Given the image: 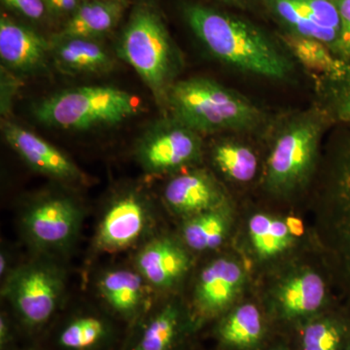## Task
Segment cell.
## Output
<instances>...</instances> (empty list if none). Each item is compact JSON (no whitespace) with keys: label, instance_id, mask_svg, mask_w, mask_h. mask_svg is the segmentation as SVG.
I'll list each match as a JSON object with an SVG mask.
<instances>
[{"label":"cell","instance_id":"1","mask_svg":"<svg viewBox=\"0 0 350 350\" xmlns=\"http://www.w3.org/2000/svg\"><path fill=\"white\" fill-rule=\"evenodd\" d=\"M183 16L198 40L221 63L275 81L293 75V59L285 47L250 21L200 3L186 4Z\"/></svg>","mask_w":350,"mask_h":350},{"label":"cell","instance_id":"2","mask_svg":"<svg viewBox=\"0 0 350 350\" xmlns=\"http://www.w3.org/2000/svg\"><path fill=\"white\" fill-rule=\"evenodd\" d=\"M116 53L142 78L163 116L167 115L170 92L179 80L183 57L157 7L148 2L135 6Z\"/></svg>","mask_w":350,"mask_h":350},{"label":"cell","instance_id":"3","mask_svg":"<svg viewBox=\"0 0 350 350\" xmlns=\"http://www.w3.org/2000/svg\"><path fill=\"white\" fill-rule=\"evenodd\" d=\"M167 115L202 135L261 128L266 115L243 94L207 77L179 79L167 100Z\"/></svg>","mask_w":350,"mask_h":350},{"label":"cell","instance_id":"4","mask_svg":"<svg viewBox=\"0 0 350 350\" xmlns=\"http://www.w3.org/2000/svg\"><path fill=\"white\" fill-rule=\"evenodd\" d=\"M328 118L319 107L285 117L275 129L265 169V187L287 197L305 187L317 165Z\"/></svg>","mask_w":350,"mask_h":350},{"label":"cell","instance_id":"5","mask_svg":"<svg viewBox=\"0 0 350 350\" xmlns=\"http://www.w3.org/2000/svg\"><path fill=\"white\" fill-rule=\"evenodd\" d=\"M135 98L110 86H84L64 90L38 101L33 115L43 125L68 131L107 128L137 114Z\"/></svg>","mask_w":350,"mask_h":350},{"label":"cell","instance_id":"6","mask_svg":"<svg viewBox=\"0 0 350 350\" xmlns=\"http://www.w3.org/2000/svg\"><path fill=\"white\" fill-rule=\"evenodd\" d=\"M85 209L77 197L66 191H44L21 208V236L32 255L63 260L77 243Z\"/></svg>","mask_w":350,"mask_h":350},{"label":"cell","instance_id":"7","mask_svg":"<svg viewBox=\"0 0 350 350\" xmlns=\"http://www.w3.org/2000/svg\"><path fill=\"white\" fill-rule=\"evenodd\" d=\"M66 271L61 260L33 255L1 280V297L18 320L36 330L49 323L63 305Z\"/></svg>","mask_w":350,"mask_h":350},{"label":"cell","instance_id":"8","mask_svg":"<svg viewBox=\"0 0 350 350\" xmlns=\"http://www.w3.org/2000/svg\"><path fill=\"white\" fill-rule=\"evenodd\" d=\"M157 232V211L150 196L137 187L113 196L94 230L92 250L115 254L139 247Z\"/></svg>","mask_w":350,"mask_h":350},{"label":"cell","instance_id":"9","mask_svg":"<svg viewBox=\"0 0 350 350\" xmlns=\"http://www.w3.org/2000/svg\"><path fill=\"white\" fill-rule=\"evenodd\" d=\"M204 153L202 135L178 120L165 115L138 139L135 156L145 174H174L200 162Z\"/></svg>","mask_w":350,"mask_h":350},{"label":"cell","instance_id":"10","mask_svg":"<svg viewBox=\"0 0 350 350\" xmlns=\"http://www.w3.org/2000/svg\"><path fill=\"white\" fill-rule=\"evenodd\" d=\"M324 202L329 246L340 280L350 293V135L334 150Z\"/></svg>","mask_w":350,"mask_h":350},{"label":"cell","instance_id":"11","mask_svg":"<svg viewBox=\"0 0 350 350\" xmlns=\"http://www.w3.org/2000/svg\"><path fill=\"white\" fill-rule=\"evenodd\" d=\"M262 5L282 32L319 40L337 56L340 22L336 0H262Z\"/></svg>","mask_w":350,"mask_h":350},{"label":"cell","instance_id":"12","mask_svg":"<svg viewBox=\"0 0 350 350\" xmlns=\"http://www.w3.org/2000/svg\"><path fill=\"white\" fill-rule=\"evenodd\" d=\"M131 265L155 295L178 286L192 265L190 250L180 238L157 232L135 250Z\"/></svg>","mask_w":350,"mask_h":350},{"label":"cell","instance_id":"13","mask_svg":"<svg viewBox=\"0 0 350 350\" xmlns=\"http://www.w3.org/2000/svg\"><path fill=\"white\" fill-rule=\"evenodd\" d=\"M1 131L7 144L38 174L66 185L88 181L86 174L70 157L36 133L7 119L2 120Z\"/></svg>","mask_w":350,"mask_h":350},{"label":"cell","instance_id":"14","mask_svg":"<svg viewBox=\"0 0 350 350\" xmlns=\"http://www.w3.org/2000/svg\"><path fill=\"white\" fill-rule=\"evenodd\" d=\"M94 289L108 310L126 321L144 315L155 295L131 264L101 269L94 280Z\"/></svg>","mask_w":350,"mask_h":350},{"label":"cell","instance_id":"15","mask_svg":"<svg viewBox=\"0 0 350 350\" xmlns=\"http://www.w3.org/2000/svg\"><path fill=\"white\" fill-rule=\"evenodd\" d=\"M163 202L182 220L228 204L222 186L204 170L175 174L165 184Z\"/></svg>","mask_w":350,"mask_h":350},{"label":"cell","instance_id":"16","mask_svg":"<svg viewBox=\"0 0 350 350\" xmlns=\"http://www.w3.org/2000/svg\"><path fill=\"white\" fill-rule=\"evenodd\" d=\"M1 66L15 75L40 72L51 61L50 40L24 24L4 16L0 18Z\"/></svg>","mask_w":350,"mask_h":350},{"label":"cell","instance_id":"17","mask_svg":"<svg viewBox=\"0 0 350 350\" xmlns=\"http://www.w3.org/2000/svg\"><path fill=\"white\" fill-rule=\"evenodd\" d=\"M244 271L241 265L218 258L200 271L194 290L196 310L204 317L224 312L243 287Z\"/></svg>","mask_w":350,"mask_h":350},{"label":"cell","instance_id":"18","mask_svg":"<svg viewBox=\"0 0 350 350\" xmlns=\"http://www.w3.org/2000/svg\"><path fill=\"white\" fill-rule=\"evenodd\" d=\"M51 61L69 76L103 75L111 72L116 59L98 39L56 34L50 40Z\"/></svg>","mask_w":350,"mask_h":350},{"label":"cell","instance_id":"19","mask_svg":"<svg viewBox=\"0 0 350 350\" xmlns=\"http://www.w3.org/2000/svg\"><path fill=\"white\" fill-rule=\"evenodd\" d=\"M275 300L283 319L294 320L310 317L325 305V280L310 269L299 271L280 285Z\"/></svg>","mask_w":350,"mask_h":350},{"label":"cell","instance_id":"20","mask_svg":"<svg viewBox=\"0 0 350 350\" xmlns=\"http://www.w3.org/2000/svg\"><path fill=\"white\" fill-rule=\"evenodd\" d=\"M126 2L118 0H86L68 18L59 34L98 39L118 25Z\"/></svg>","mask_w":350,"mask_h":350},{"label":"cell","instance_id":"21","mask_svg":"<svg viewBox=\"0 0 350 350\" xmlns=\"http://www.w3.org/2000/svg\"><path fill=\"white\" fill-rule=\"evenodd\" d=\"M229 217L227 204L183 219L179 238L189 250L194 252L216 250L227 237Z\"/></svg>","mask_w":350,"mask_h":350},{"label":"cell","instance_id":"22","mask_svg":"<svg viewBox=\"0 0 350 350\" xmlns=\"http://www.w3.org/2000/svg\"><path fill=\"white\" fill-rule=\"evenodd\" d=\"M183 319L180 306L167 301L147 317L133 350H172L180 335Z\"/></svg>","mask_w":350,"mask_h":350},{"label":"cell","instance_id":"23","mask_svg":"<svg viewBox=\"0 0 350 350\" xmlns=\"http://www.w3.org/2000/svg\"><path fill=\"white\" fill-rule=\"evenodd\" d=\"M111 326L94 312L81 313L66 321L57 334V345L63 350H96L107 342Z\"/></svg>","mask_w":350,"mask_h":350},{"label":"cell","instance_id":"24","mask_svg":"<svg viewBox=\"0 0 350 350\" xmlns=\"http://www.w3.org/2000/svg\"><path fill=\"white\" fill-rule=\"evenodd\" d=\"M264 324L255 305L244 304L232 310L218 327V337L227 347L248 349L262 340Z\"/></svg>","mask_w":350,"mask_h":350},{"label":"cell","instance_id":"25","mask_svg":"<svg viewBox=\"0 0 350 350\" xmlns=\"http://www.w3.org/2000/svg\"><path fill=\"white\" fill-rule=\"evenodd\" d=\"M280 42L288 53L308 70L315 71L320 77H330L340 72L345 62L338 59L333 51L315 39L301 38L282 32Z\"/></svg>","mask_w":350,"mask_h":350},{"label":"cell","instance_id":"26","mask_svg":"<svg viewBox=\"0 0 350 350\" xmlns=\"http://www.w3.org/2000/svg\"><path fill=\"white\" fill-rule=\"evenodd\" d=\"M214 165L230 180L247 183L256 176L258 158L247 145L236 140H222L211 150Z\"/></svg>","mask_w":350,"mask_h":350},{"label":"cell","instance_id":"27","mask_svg":"<svg viewBox=\"0 0 350 350\" xmlns=\"http://www.w3.org/2000/svg\"><path fill=\"white\" fill-rule=\"evenodd\" d=\"M350 338V315L333 313L320 317L305 327L301 335L303 350H345Z\"/></svg>","mask_w":350,"mask_h":350},{"label":"cell","instance_id":"28","mask_svg":"<svg viewBox=\"0 0 350 350\" xmlns=\"http://www.w3.org/2000/svg\"><path fill=\"white\" fill-rule=\"evenodd\" d=\"M248 230L253 247L262 258L280 254L291 245L293 239L286 221L268 214L253 215L248 223Z\"/></svg>","mask_w":350,"mask_h":350},{"label":"cell","instance_id":"29","mask_svg":"<svg viewBox=\"0 0 350 350\" xmlns=\"http://www.w3.org/2000/svg\"><path fill=\"white\" fill-rule=\"evenodd\" d=\"M319 107L329 121L350 124V59L337 75L320 77Z\"/></svg>","mask_w":350,"mask_h":350},{"label":"cell","instance_id":"30","mask_svg":"<svg viewBox=\"0 0 350 350\" xmlns=\"http://www.w3.org/2000/svg\"><path fill=\"white\" fill-rule=\"evenodd\" d=\"M336 4L340 22L337 56L347 62L350 59V0H336Z\"/></svg>","mask_w":350,"mask_h":350},{"label":"cell","instance_id":"31","mask_svg":"<svg viewBox=\"0 0 350 350\" xmlns=\"http://www.w3.org/2000/svg\"><path fill=\"white\" fill-rule=\"evenodd\" d=\"M1 2L7 9L27 20L41 21L49 14L44 0H1Z\"/></svg>","mask_w":350,"mask_h":350},{"label":"cell","instance_id":"32","mask_svg":"<svg viewBox=\"0 0 350 350\" xmlns=\"http://www.w3.org/2000/svg\"><path fill=\"white\" fill-rule=\"evenodd\" d=\"M21 76L1 66V115L7 117L11 110L12 100L21 85Z\"/></svg>","mask_w":350,"mask_h":350},{"label":"cell","instance_id":"33","mask_svg":"<svg viewBox=\"0 0 350 350\" xmlns=\"http://www.w3.org/2000/svg\"><path fill=\"white\" fill-rule=\"evenodd\" d=\"M47 6L48 13L54 16H66L70 17L83 2L86 0H44Z\"/></svg>","mask_w":350,"mask_h":350},{"label":"cell","instance_id":"34","mask_svg":"<svg viewBox=\"0 0 350 350\" xmlns=\"http://www.w3.org/2000/svg\"><path fill=\"white\" fill-rule=\"evenodd\" d=\"M14 330L12 321L6 312L0 315V349L6 350L12 344Z\"/></svg>","mask_w":350,"mask_h":350},{"label":"cell","instance_id":"35","mask_svg":"<svg viewBox=\"0 0 350 350\" xmlns=\"http://www.w3.org/2000/svg\"><path fill=\"white\" fill-rule=\"evenodd\" d=\"M18 264L14 261L12 252L7 246H2L0 250V278L3 280Z\"/></svg>","mask_w":350,"mask_h":350},{"label":"cell","instance_id":"36","mask_svg":"<svg viewBox=\"0 0 350 350\" xmlns=\"http://www.w3.org/2000/svg\"><path fill=\"white\" fill-rule=\"evenodd\" d=\"M288 228H289L290 232H291L292 236H301L303 234V224L299 219L297 218H289L286 221Z\"/></svg>","mask_w":350,"mask_h":350},{"label":"cell","instance_id":"37","mask_svg":"<svg viewBox=\"0 0 350 350\" xmlns=\"http://www.w3.org/2000/svg\"><path fill=\"white\" fill-rule=\"evenodd\" d=\"M225 3L230 4V5L237 6L238 8H248L256 5V4H262V0H221Z\"/></svg>","mask_w":350,"mask_h":350},{"label":"cell","instance_id":"38","mask_svg":"<svg viewBox=\"0 0 350 350\" xmlns=\"http://www.w3.org/2000/svg\"><path fill=\"white\" fill-rule=\"evenodd\" d=\"M345 350H350V338H349V344H347V349H345Z\"/></svg>","mask_w":350,"mask_h":350},{"label":"cell","instance_id":"39","mask_svg":"<svg viewBox=\"0 0 350 350\" xmlns=\"http://www.w3.org/2000/svg\"><path fill=\"white\" fill-rule=\"evenodd\" d=\"M118 1L126 2V0H118Z\"/></svg>","mask_w":350,"mask_h":350},{"label":"cell","instance_id":"40","mask_svg":"<svg viewBox=\"0 0 350 350\" xmlns=\"http://www.w3.org/2000/svg\"><path fill=\"white\" fill-rule=\"evenodd\" d=\"M275 350H286V349H275Z\"/></svg>","mask_w":350,"mask_h":350}]
</instances>
